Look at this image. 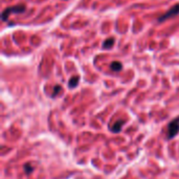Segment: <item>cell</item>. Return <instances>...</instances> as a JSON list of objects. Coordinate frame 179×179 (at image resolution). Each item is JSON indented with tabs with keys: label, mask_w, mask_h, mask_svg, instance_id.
<instances>
[{
	"label": "cell",
	"mask_w": 179,
	"mask_h": 179,
	"mask_svg": "<svg viewBox=\"0 0 179 179\" xmlns=\"http://www.w3.org/2000/svg\"><path fill=\"white\" fill-rule=\"evenodd\" d=\"M25 10H26V8L24 4H19V5L11 6V8H5V10L3 11V13H2V20L6 21L11 14H13V13H15V14H22V13L25 12Z\"/></svg>",
	"instance_id": "1"
},
{
	"label": "cell",
	"mask_w": 179,
	"mask_h": 179,
	"mask_svg": "<svg viewBox=\"0 0 179 179\" xmlns=\"http://www.w3.org/2000/svg\"><path fill=\"white\" fill-rule=\"evenodd\" d=\"M179 133V118H174L168 126V138H173Z\"/></svg>",
	"instance_id": "2"
},
{
	"label": "cell",
	"mask_w": 179,
	"mask_h": 179,
	"mask_svg": "<svg viewBox=\"0 0 179 179\" xmlns=\"http://www.w3.org/2000/svg\"><path fill=\"white\" fill-rule=\"evenodd\" d=\"M179 15V3L178 4H175V5L173 6L172 8H170L168 12H165V14L162 15V16H160L158 18V22H163L165 21V20L170 19V18H173V17L177 16Z\"/></svg>",
	"instance_id": "3"
},
{
	"label": "cell",
	"mask_w": 179,
	"mask_h": 179,
	"mask_svg": "<svg viewBox=\"0 0 179 179\" xmlns=\"http://www.w3.org/2000/svg\"><path fill=\"white\" fill-rule=\"evenodd\" d=\"M125 124V121H115V123L113 124V126L111 127V131L113 132V133H118L121 130V127H123V125Z\"/></svg>",
	"instance_id": "4"
},
{
	"label": "cell",
	"mask_w": 179,
	"mask_h": 179,
	"mask_svg": "<svg viewBox=\"0 0 179 179\" xmlns=\"http://www.w3.org/2000/svg\"><path fill=\"white\" fill-rule=\"evenodd\" d=\"M114 42H115L114 38L110 37V38H108V39L105 40V42H104V44H103V47L105 48V49H110V48H111L112 46L114 45Z\"/></svg>",
	"instance_id": "5"
},
{
	"label": "cell",
	"mask_w": 179,
	"mask_h": 179,
	"mask_svg": "<svg viewBox=\"0 0 179 179\" xmlns=\"http://www.w3.org/2000/svg\"><path fill=\"white\" fill-rule=\"evenodd\" d=\"M110 68H111V70H113V71H121V70L123 69V64L118 61H114L111 63Z\"/></svg>",
	"instance_id": "6"
},
{
	"label": "cell",
	"mask_w": 179,
	"mask_h": 179,
	"mask_svg": "<svg viewBox=\"0 0 179 179\" xmlns=\"http://www.w3.org/2000/svg\"><path fill=\"white\" fill-rule=\"evenodd\" d=\"M80 82V77L79 76H74L72 77L71 79L69 80V83H68V86H69V88H74L78 86Z\"/></svg>",
	"instance_id": "7"
},
{
	"label": "cell",
	"mask_w": 179,
	"mask_h": 179,
	"mask_svg": "<svg viewBox=\"0 0 179 179\" xmlns=\"http://www.w3.org/2000/svg\"><path fill=\"white\" fill-rule=\"evenodd\" d=\"M24 172H25L26 174H30L33 172V167L32 165H30V163H26L25 165H24Z\"/></svg>",
	"instance_id": "8"
},
{
	"label": "cell",
	"mask_w": 179,
	"mask_h": 179,
	"mask_svg": "<svg viewBox=\"0 0 179 179\" xmlns=\"http://www.w3.org/2000/svg\"><path fill=\"white\" fill-rule=\"evenodd\" d=\"M60 91H62V87L60 85H56L55 86V88H54V92H52V96H56L57 94H58V92H60Z\"/></svg>",
	"instance_id": "9"
}]
</instances>
